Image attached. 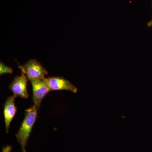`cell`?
Wrapping results in <instances>:
<instances>
[{
  "mask_svg": "<svg viewBox=\"0 0 152 152\" xmlns=\"http://www.w3.org/2000/svg\"><path fill=\"white\" fill-rule=\"evenodd\" d=\"M19 68L26 75L29 80L44 79L48 72L40 63L35 59L30 60Z\"/></svg>",
  "mask_w": 152,
  "mask_h": 152,
  "instance_id": "obj_2",
  "label": "cell"
},
{
  "mask_svg": "<svg viewBox=\"0 0 152 152\" xmlns=\"http://www.w3.org/2000/svg\"><path fill=\"white\" fill-rule=\"evenodd\" d=\"M13 73V69L8 66L6 65L4 63L1 62L0 63V75H4L6 74H12Z\"/></svg>",
  "mask_w": 152,
  "mask_h": 152,
  "instance_id": "obj_7",
  "label": "cell"
},
{
  "mask_svg": "<svg viewBox=\"0 0 152 152\" xmlns=\"http://www.w3.org/2000/svg\"><path fill=\"white\" fill-rule=\"evenodd\" d=\"M44 80L51 91L66 90L74 93L77 92V88L69 81L62 77H49L45 78Z\"/></svg>",
  "mask_w": 152,
  "mask_h": 152,
  "instance_id": "obj_4",
  "label": "cell"
},
{
  "mask_svg": "<svg viewBox=\"0 0 152 152\" xmlns=\"http://www.w3.org/2000/svg\"><path fill=\"white\" fill-rule=\"evenodd\" d=\"M17 97L15 95L10 96L7 99L4 106V115L7 133H8L10 125L17 112L15 101Z\"/></svg>",
  "mask_w": 152,
  "mask_h": 152,
  "instance_id": "obj_6",
  "label": "cell"
},
{
  "mask_svg": "<svg viewBox=\"0 0 152 152\" xmlns=\"http://www.w3.org/2000/svg\"><path fill=\"white\" fill-rule=\"evenodd\" d=\"M37 109L34 105L26 110L25 117L15 135L23 152H26V146L37 115Z\"/></svg>",
  "mask_w": 152,
  "mask_h": 152,
  "instance_id": "obj_1",
  "label": "cell"
},
{
  "mask_svg": "<svg viewBox=\"0 0 152 152\" xmlns=\"http://www.w3.org/2000/svg\"><path fill=\"white\" fill-rule=\"evenodd\" d=\"M148 26H152V19L151 21L150 22V23H148Z\"/></svg>",
  "mask_w": 152,
  "mask_h": 152,
  "instance_id": "obj_8",
  "label": "cell"
},
{
  "mask_svg": "<svg viewBox=\"0 0 152 152\" xmlns=\"http://www.w3.org/2000/svg\"><path fill=\"white\" fill-rule=\"evenodd\" d=\"M28 79L26 75L22 72L20 76H17L10 85L9 88L17 97L27 99L29 94L27 91Z\"/></svg>",
  "mask_w": 152,
  "mask_h": 152,
  "instance_id": "obj_5",
  "label": "cell"
},
{
  "mask_svg": "<svg viewBox=\"0 0 152 152\" xmlns=\"http://www.w3.org/2000/svg\"><path fill=\"white\" fill-rule=\"evenodd\" d=\"M30 82L32 87L33 102L38 110L44 97L51 91L44 79L32 80Z\"/></svg>",
  "mask_w": 152,
  "mask_h": 152,
  "instance_id": "obj_3",
  "label": "cell"
}]
</instances>
